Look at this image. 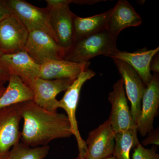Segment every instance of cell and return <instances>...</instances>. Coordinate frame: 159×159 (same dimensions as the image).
Segmentation results:
<instances>
[{"instance_id": "cell-1", "label": "cell", "mask_w": 159, "mask_h": 159, "mask_svg": "<svg viewBox=\"0 0 159 159\" xmlns=\"http://www.w3.org/2000/svg\"><path fill=\"white\" fill-rule=\"evenodd\" d=\"M24 120L21 142L31 147L48 145L55 139L73 135L67 116L43 108L33 100L20 103Z\"/></svg>"}, {"instance_id": "cell-2", "label": "cell", "mask_w": 159, "mask_h": 159, "mask_svg": "<svg viewBox=\"0 0 159 159\" xmlns=\"http://www.w3.org/2000/svg\"><path fill=\"white\" fill-rule=\"evenodd\" d=\"M117 39L106 30L77 40L65 50L64 59L84 63L99 55L110 57L119 50L116 46Z\"/></svg>"}, {"instance_id": "cell-3", "label": "cell", "mask_w": 159, "mask_h": 159, "mask_svg": "<svg viewBox=\"0 0 159 159\" xmlns=\"http://www.w3.org/2000/svg\"><path fill=\"white\" fill-rule=\"evenodd\" d=\"M96 73L92 70L87 69L80 74L77 79L65 91L62 99L58 100V108H62L66 111L70 122L72 134L77 141L79 155L85 158L87 152L85 141L81 137L78 128L76 111L83 85L87 80L93 78Z\"/></svg>"}, {"instance_id": "cell-4", "label": "cell", "mask_w": 159, "mask_h": 159, "mask_svg": "<svg viewBox=\"0 0 159 159\" xmlns=\"http://www.w3.org/2000/svg\"><path fill=\"white\" fill-rule=\"evenodd\" d=\"M71 0H47L46 7L48 12L51 27L57 42L60 47L66 50L73 43L74 22L76 15L71 11Z\"/></svg>"}, {"instance_id": "cell-5", "label": "cell", "mask_w": 159, "mask_h": 159, "mask_svg": "<svg viewBox=\"0 0 159 159\" xmlns=\"http://www.w3.org/2000/svg\"><path fill=\"white\" fill-rule=\"evenodd\" d=\"M5 2L11 13L19 19L29 32L33 31H43L57 42L46 8L36 7L24 0H7Z\"/></svg>"}, {"instance_id": "cell-6", "label": "cell", "mask_w": 159, "mask_h": 159, "mask_svg": "<svg viewBox=\"0 0 159 159\" xmlns=\"http://www.w3.org/2000/svg\"><path fill=\"white\" fill-rule=\"evenodd\" d=\"M74 80L69 79L45 80L38 77L28 84L33 93V101L43 108L57 111L58 94L66 91Z\"/></svg>"}, {"instance_id": "cell-7", "label": "cell", "mask_w": 159, "mask_h": 159, "mask_svg": "<svg viewBox=\"0 0 159 159\" xmlns=\"http://www.w3.org/2000/svg\"><path fill=\"white\" fill-rule=\"evenodd\" d=\"M20 103L0 109V159H4L21 139Z\"/></svg>"}, {"instance_id": "cell-8", "label": "cell", "mask_w": 159, "mask_h": 159, "mask_svg": "<svg viewBox=\"0 0 159 159\" xmlns=\"http://www.w3.org/2000/svg\"><path fill=\"white\" fill-rule=\"evenodd\" d=\"M25 51L39 65L51 60L64 59L65 53L54 39L40 31L29 32Z\"/></svg>"}, {"instance_id": "cell-9", "label": "cell", "mask_w": 159, "mask_h": 159, "mask_svg": "<svg viewBox=\"0 0 159 159\" xmlns=\"http://www.w3.org/2000/svg\"><path fill=\"white\" fill-rule=\"evenodd\" d=\"M122 79L114 84L108 100L111 106L108 120L115 134L136 126L132 117Z\"/></svg>"}, {"instance_id": "cell-10", "label": "cell", "mask_w": 159, "mask_h": 159, "mask_svg": "<svg viewBox=\"0 0 159 159\" xmlns=\"http://www.w3.org/2000/svg\"><path fill=\"white\" fill-rule=\"evenodd\" d=\"M112 59L122 77L126 96L131 103L132 117L136 125L141 113L142 98L146 85L136 71L129 65L119 59Z\"/></svg>"}, {"instance_id": "cell-11", "label": "cell", "mask_w": 159, "mask_h": 159, "mask_svg": "<svg viewBox=\"0 0 159 159\" xmlns=\"http://www.w3.org/2000/svg\"><path fill=\"white\" fill-rule=\"evenodd\" d=\"M29 31L14 14L0 22V50L3 54L25 51Z\"/></svg>"}, {"instance_id": "cell-12", "label": "cell", "mask_w": 159, "mask_h": 159, "mask_svg": "<svg viewBox=\"0 0 159 159\" xmlns=\"http://www.w3.org/2000/svg\"><path fill=\"white\" fill-rule=\"evenodd\" d=\"M159 107V74L154 73L142 97L141 113L136 123L137 130L142 137L153 129Z\"/></svg>"}, {"instance_id": "cell-13", "label": "cell", "mask_w": 159, "mask_h": 159, "mask_svg": "<svg viewBox=\"0 0 159 159\" xmlns=\"http://www.w3.org/2000/svg\"><path fill=\"white\" fill-rule=\"evenodd\" d=\"M115 134L108 119L90 132L86 141V159H104L113 156Z\"/></svg>"}, {"instance_id": "cell-14", "label": "cell", "mask_w": 159, "mask_h": 159, "mask_svg": "<svg viewBox=\"0 0 159 159\" xmlns=\"http://www.w3.org/2000/svg\"><path fill=\"white\" fill-rule=\"evenodd\" d=\"M0 66L9 76L20 77L27 85L39 77L40 67L25 51L3 54L0 57Z\"/></svg>"}, {"instance_id": "cell-15", "label": "cell", "mask_w": 159, "mask_h": 159, "mask_svg": "<svg viewBox=\"0 0 159 159\" xmlns=\"http://www.w3.org/2000/svg\"><path fill=\"white\" fill-rule=\"evenodd\" d=\"M142 19L133 7L125 0H120L112 8L106 30L111 36L118 38L121 31L129 27H137Z\"/></svg>"}, {"instance_id": "cell-16", "label": "cell", "mask_w": 159, "mask_h": 159, "mask_svg": "<svg viewBox=\"0 0 159 159\" xmlns=\"http://www.w3.org/2000/svg\"><path fill=\"white\" fill-rule=\"evenodd\" d=\"M89 61L84 63L71 62L66 60H51L41 65L39 77L45 80L69 79L75 80L88 69Z\"/></svg>"}, {"instance_id": "cell-17", "label": "cell", "mask_w": 159, "mask_h": 159, "mask_svg": "<svg viewBox=\"0 0 159 159\" xmlns=\"http://www.w3.org/2000/svg\"><path fill=\"white\" fill-rule=\"evenodd\" d=\"M159 51V47L152 50L142 49L133 52L118 50L110 57L122 61L129 65L136 71L147 86L152 77L150 69L151 62Z\"/></svg>"}, {"instance_id": "cell-18", "label": "cell", "mask_w": 159, "mask_h": 159, "mask_svg": "<svg viewBox=\"0 0 159 159\" xmlns=\"http://www.w3.org/2000/svg\"><path fill=\"white\" fill-rule=\"evenodd\" d=\"M112 11H108L87 17L76 15L74 22L73 42L80 39L106 30L107 25Z\"/></svg>"}, {"instance_id": "cell-19", "label": "cell", "mask_w": 159, "mask_h": 159, "mask_svg": "<svg viewBox=\"0 0 159 159\" xmlns=\"http://www.w3.org/2000/svg\"><path fill=\"white\" fill-rule=\"evenodd\" d=\"M8 82V86L0 96V109L33 100V92L20 77L10 75Z\"/></svg>"}, {"instance_id": "cell-20", "label": "cell", "mask_w": 159, "mask_h": 159, "mask_svg": "<svg viewBox=\"0 0 159 159\" xmlns=\"http://www.w3.org/2000/svg\"><path fill=\"white\" fill-rule=\"evenodd\" d=\"M136 126L115 134V147L113 156L116 159H130L132 148L140 144Z\"/></svg>"}, {"instance_id": "cell-21", "label": "cell", "mask_w": 159, "mask_h": 159, "mask_svg": "<svg viewBox=\"0 0 159 159\" xmlns=\"http://www.w3.org/2000/svg\"><path fill=\"white\" fill-rule=\"evenodd\" d=\"M50 148L48 145L31 147L20 142L11 148L4 159H44Z\"/></svg>"}, {"instance_id": "cell-22", "label": "cell", "mask_w": 159, "mask_h": 159, "mask_svg": "<svg viewBox=\"0 0 159 159\" xmlns=\"http://www.w3.org/2000/svg\"><path fill=\"white\" fill-rule=\"evenodd\" d=\"M156 148L147 149L141 144L134 148L132 159H159V154L157 153Z\"/></svg>"}, {"instance_id": "cell-23", "label": "cell", "mask_w": 159, "mask_h": 159, "mask_svg": "<svg viewBox=\"0 0 159 159\" xmlns=\"http://www.w3.org/2000/svg\"><path fill=\"white\" fill-rule=\"evenodd\" d=\"M148 136L142 142V145H147L150 144L159 145V129H152L148 133Z\"/></svg>"}, {"instance_id": "cell-24", "label": "cell", "mask_w": 159, "mask_h": 159, "mask_svg": "<svg viewBox=\"0 0 159 159\" xmlns=\"http://www.w3.org/2000/svg\"><path fill=\"white\" fill-rule=\"evenodd\" d=\"M12 14L5 1H0V22Z\"/></svg>"}, {"instance_id": "cell-25", "label": "cell", "mask_w": 159, "mask_h": 159, "mask_svg": "<svg viewBox=\"0 0 159 159\" xmlns=\"http://www.w3.org/2000/svg\"><path fill=\"white\" fill-rule=\"evenodd\" d=\"M151 71L154 72L156 74H159V59L158 53L156 54L151 62L150 65Z\"/></svg>"}, {"instance_id": "cell-26", "label": "cell", "mask_w": 159, "mask_h": 159, "mask_svg": "<svg viewBox=\"0 0 159 159\" xmlns=\"http://www.w3.org/2000/svg\"><path fill=\"white\" fill-rule=\"evenodd\" d=\"M0 77H3L9 80V74L1 66H0Z\"/></svg>"}, {"instance_id": "cell-27", "label": "cell", "mask_w": 159, "mask_h": 159, "mask_svg": "<svg viewBox=\"0 0 159 159\" xmlns=\"http://www.w3.org/2000/svg\"><path fill=\"white\" fill-rule=\"evenodd\" d=\"M7 81H8L7 79H5V78H3V77H0V87L4 86V84Z\"/></svg>"}, {"instance_id": "cell-28", "label": "cell", "mask_w": 159, "mask_h": 159, "mask_svg": "<svg viewBox=\"0 0 159 159\" xmlns=\"http://www.w3.org/2000/svg\"><path fill=\"white\" fill-rule=\"evenodd\" d=\"M6 89V88L4 86V85L0 87V96H1L3 93H4V92H5Z\"/></svg>"}, {"instance_id": "cell-29", "label": "cell", "mask_w": 159, "mask_h": 159, "mask_svg": "<svg viewBox=\"0 0 159 159\" xmlns=\"http://www.w3.org/2000/svg\"><path fill=\"white\" fill-rule=\"evenodd\" d=\"M86 159L82 157H80V156L78 155V157L77 158H76V159Z\"/></svg>"}, {"instance_id": "cell-30", "label": "cell", "mask_w": 159, "mask_h": 159, "mask_svg": "<svg viewBox=\"0 0 159 159\" xmlns=\"http://www.w3.org/2000/svg\"><path fill=\"white\" fill-rule=\"evenodd\" d=\"M104 159H116L114 158V157L113 156H111L110 157H109L108 158H107Z\"/></svg>"}, {"instance_id": "cell-31", "label": "cell", "mask_w": 159, "mask_h": 159, "mask_svg": "<svg viewBox=\"0 0 159 159\" xmlns=\"http://www.w3.org/2000/svg\"><path fill=\"white\" fill-rule=\"evenodd\" d=\"M2 51H1V50H0V57H1V56H2Z\"/></svg>"}]
</instances>
